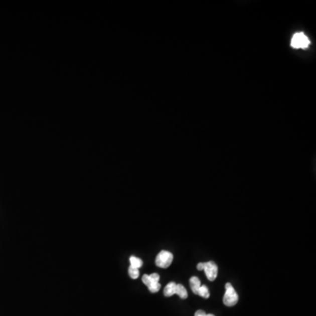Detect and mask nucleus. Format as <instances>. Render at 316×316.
<instances>
[{
    "instance_id": "nucleus-2",
    "label": "nucleus",
    "mask_w": 316,
    "mask_h": 316,
    "mask_svg": "<svg viewBox=\"0 0 316 316\" xmlns=\"http://www.w3.org/2000/svg\"><path fill=\"white\" fill-rule=\"evenodd\" d=\"M172 261H173V255L172 253L169 252L167 250H162L161 252L156 256L155 264L156 266L165 269L172 264Z\"/></svg>"
},
{
    "instance_id": "nucleus-3",
    "label": "nucleus",
    "mask_w": 316,
    "mask_h": 316,
    "mask_svg": "<svg viewBox=\"0 0 316 316\" xmlns=\"http://www.w3.org/2000/svg\"><path fill=\"white\" fill-rule=\"evenodd\" d=\"M310 44L308 38L303 33H296L291 41V46L293 49H305Z\"/></svg>"
},
{
    "instance_id": "nucleus-9",
    "label": "nucleus",
    "mask_w": 316,
    "mask_h": 316,
    "mask_svg": "<svg viewBox=\"0 0 316 316\" xmlns=\"http://www.w3.org/2000/svg\"><path fill=\"white\" fill-rule=\"evenodd\" d=\"M129 261L130 266L133 267V268H136V269H139V268L142 266V264H143V263H142V260L140 259L139 257H136V256H130Z\"/></svg>"
},
{
    "instance_id": "nucleus-14",
    "label": "nucleus",
    "mask_w": 316,
    "mask_h": 316,
    "mask_svg": "<svg viewBox=\"0 0 316 316\" xmlns=\"http://www.w3.org/2000/svg\"><path fill=\"white\" fill-rule=\"evenodd\" d=\"M204 316H215L214 314H212V313H206Z\"/></svg>"
},
{
    "instance_id": "nucleus-13",
    "label": "nucleus",
    "mask_w": 316,
    "mask_h": 316,
    "mask_svg": "<svg viewBox=\"0 0 316 316\" xmlns=\"http://www.w3.org/2000/svg\"><path fill=\"white\" fill-rule=\"evenodd\" d=\"M205 263H198V265H197V269L199 270H204V268H205Z\"/></svg>"
},
{
    "instance_id": "nucleus-10",
    "label": "nucleus",
    "mask_w": 316,
    "mask_h": 316,
    "mask_svg": "<svg viewBox=\"0 0 316 316\" xmlns=\"http://www.w3.org/2000/svg\"><path fill=\"white\" fill-rule=\"evenodd\" d=\"M198 295H200L201 297H203L205 298H208L210 297V293H209V290L206 285H201L199 291H198Z\"/></svg>"
},
{
    "instance_id": "nucleus-6",
    "label": "nucleus",
    "mask_w": 316,
    "mask_h": 316,
    "mask_svg": "<svg viewBox=\"0 0 316 316\" xmlns=\"http://www.w3.org/2000/svg\"><path fill=\"white\" fill-rule=\"evenodd\" d=\"M190 286H191V289H192L193 293H194V294H198L199 289H200V286H201V285H200V278L197 277H191V278H190Z\"/></svg>"
},
{
    "instance_id": "nucleus-1",
    "label": "nucleus",
    "mask_w": 316,
    "mask_h": 316,
    "mask_svg": "<svg viewBox=\"0 0 316 316\" xmlns=\"http://www.w3.org/2000/svg\"><path fill=\"white\" fill-rule=\"evenodd\" d=\"M226 288V292H225L224 297H223V303L227 306H233L236 305V303L238 302V295L235 291L234 287L232 286L230 283H227L225 285Z\"/></svg>"
},
{
    "instance_id": "nucleus-8",
    "label": "nucleus",
    "mask_w": 316,
    "mask_h": 316,
    "mask_svg": "<svg viewBox=\"0 0 316 316\" xmlns=\"http://www.w3.org/2000/svg\"><path fill=\"white\" fill-rule=\"evenodd\" d=\"M175 294L179 295V297L183 299H186L188 297V293H187L186 288L181 284H177Z\"/></svg>"
},
{
    "instance_id": "nucleus-11",
    "label": "nucleus",
    "mask_w": 316,
    "mask_h": 316,
    "mask_svg": "<svg viewBox=\"0 0 316 316\" xmlns=\"http://www.w3.org/2000/svg\"><path fill=\"white\" fill-rule=\"evenodd\" d=\"M128 273H129L130 277H132L133 279H136L140 275V271H139V269L130 266L129 269H128Z\"/></svg>"
},
{
    "instance_id": "nucleus-12",
    "label": "nucleus",
    "mask_w": 316,
    "mask_h": 316,
    "mask_svg": "<svg viewBox=\"0 0 316 316\" xmlns=\"http://www.w3.org/2000/svg\"><path fill=\"white\" fill-rule=\"evenodd\" d=\"M148 288V290L149 291H151L152 293H154V292H157L159 290H160V288H161V284L158 282V283H154V284H151L147 286Z\"/></svg>"
},
{
    "instance_id": "nucleus-4",
    "label": "nucleus",
    "mask_w": 316,
    "mask_h": 316,
    "mask_svg": "<svg viewBox=\"0 0 316 316\" xmlns=\"http://www.w3.org/2000/svg\"><path fill=\"white\" fill-rule=\"evenodd\" d=\"M204 270H205L206 276L209 280L214 281L216 279L218 275V266L214 262L210 261V262L205 263Z\"/></svg>"
},
{
    "instance_id": "nucleus-5",
    "label": "nucleus",
    "mask_w": 316,
    "mask_h": 316,
    "mask_svg": "<svg viewBox=\"0 0 316 316\" xmlns=\"http://www.w3.org/2000/svg\"><path fill=\"white\" fill-rule=\"evenodd\" d=\"M159 279H160V276L157 273H153L151 274V275L145 274V275L142 276V282L147 286H148L149 284H154V283H158Z\"/></svg>"
},
{
    "instance_id": "nucleus-7",
    "label": "nucleus",
    "mask_w": 316,
    "mask_h": 316,
    "mask_svg": "<svg viewBox=\"0 0 316 316\" xmlns=\"http://www.w3.org/2000/svg\"><path fill=\"white\" fill-rule=\"evenodd\" d=\"M176 287H177V284L175 282H170L165 288V291H164V294L166 297H171L172 295L175 294Z\"/></svg>"
}]
</instances>
